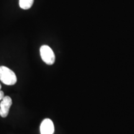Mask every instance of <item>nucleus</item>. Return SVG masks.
<instances>
[{
	"mask_svg": "<svg viewBox=\"0 0 134 134\" xmlns=\"http://www.w3.org/2000/svg\"><path fill=\"white\" fill-rule=\"evenodd\" d=\"M0 80L6 85H14L17 82V77L11 69L1 66H0Z\"/></svg>",
	"mask_w": 134,
	"mask_h": 134,
	"instance_id": "1",
	"label": "nucleus"
},
{
	"mask_svg": "<svg viewBox=\"0 0 134 134\" xmlns=\"http://www.w3.org/2000/svg\"><path fill=\"white\" fill-rule=\"evenodd\" d=\"M4 98V93H3L2 91H1V90H0V100H3V99Z\"/></svg>",
	"mask_w": 134,
	"mask_h": 134,
	"instance_id": "6",
	"label": "nucleus"
},
{
	"mask_svg": "<svg viewBox=\"0 0 134 134\" xmlns=\"http://www.w3.org/2000/svg\"><path fill=\"white\" fill-rule=\"evenodd\" d=\"M12 103V99L9 96H4L3 99L2 101L0 103V115L1 117H7Z\"/></svg>",
	"mask_w": 134,
	"mask_h": 134,
	"instance_id": "3",
	"label": "nucleus"
},
{
	"mask_svg": "<svg viewBox=\"0 0 134 134\" xmlns=\"http://www.w3.org/2000/svg\"><path fill=\"white\" fill-rule=\"evenodd\" d=\"M41 134H53L55 131L53 122L49 119H46L41 123L40 127Z\"/></svg>",
	"mask_w": 134,
	"mask_h": 134,
	"instance_id": "4",
	"label": "nucleus"
},
{
	"mask_svg": "<svg viewBox=\"0 0 134 134\" xmlns=\"http://www.w3.org/2000/svg\"><path fill=\"white\" fill-rule=\"evenodd\" d=\"M1 84H0V90H1Z\"/></svg>",
	"mask_w": 134,
	"mask_h": 134,
	"instance_id": "7",
	"label": "nucleus"
},
{
	"mask_svg": "<svg viewBox=\"0 0 134 134\" xmlns=\"http://www.w3.org/2000/svg\"><path fill=\"white\" fill-rule=\"evenodd\" d=\"M34 0H19L20 8L23 9H29L32 6Z\"/></svg>",
	"mask_w": 134,
	"mask_h": 134,
	"instance_id": "5",
	"label": "nucleus"
},
{
	"mask_svg": "<svg viewBox=\"0 0 134 134\" xmlns=\"http://www.w3.org/2000/svg\"><path fill=\"white\" fill-rule=\"evenodd\" d=\"M40 53H41L42 59L46 64L51 65L55 63V54L49 46L46 45L42 46L40 48Z\"/></svg>",
	"mask_w": 134,
	"mask_h": 134,
	"instance_id": "2",
	"label": "nucleus"
}]
</instances>
